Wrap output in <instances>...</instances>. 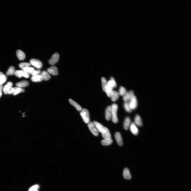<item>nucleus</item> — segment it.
<instances>
[{"label":"nucleus","mask_w":191,"mask_h":191,"mask_svg":"<svg viewBox=\"0 0 191 191\" xmlns=\"http://www.w3.org/2000/svg\"><path fill=\"white\" fill-rule=\"evenodd\" d=\"M111 106L112 108V120L114 123H117L119 121L117 116L118 106L117 104H113Z\"/></svg>","instance_id":"1"},{"label":"nucleus","mask_w":191,"mask_h":191,"mask_svg":"<svg viewBox=\"0 0 191 191\" xmlns=\"http://www.w3.org/2000/svg\"><path fill=\"white\" fill-rule=\"evenodd\" d=\"M80 115L85 123H88L90 122L89 113L87 109L85 108L82 109Z\"/></svg>","instance_id":"2"},{"label":"nucleus","mask_w":191,"mask_h":191,"mask_svg":"<svg viewBox=\"0 0 191 191\" xmlns=\"http://www.w3.org/2000/svg\"><path fill=\"white\" fill-rule=\"evenodd\" d=\"M13 83L11 82H9L4 86L3 88V91L5 94L9 95L12 94L13 88L12 87Z\"/></svg>","instance_id":"3"},{"label":"nucleus","mask_w":191,"mask_h":191,"mask_svg":"<svg viewBox=\"0 0 191 191\" xmlns=\"http://www.w3.org/2000/svg\"><path fill=\"white\" fill-rule=\"evenodd\" d=\"M102 136L106 140H110L111 139V135L109 130L107 127H104L102 132Z\"/></svg>","instance_id":"4"},{"label":"nucleus","mask_w":191,"mask_h":191,"mask_svg":"<svg viewBox=\"0 0 191 191\" xmlns=\"http://www.w3.org/2000/svg\"><path fill=\"white\" fill-rule=\"evenodd\" d=\"M89 130L92 134L95 136H98L99 132L93 122H89L88 124Z\"/></svg>","instance_id":"5"},{"label":"nucleus","mask_w":191,"mask_h":191,"mask_svg":"<svg viewBox=\"0 0 191 191\" xmlns=\"http://www.w3.org/2000/svg\"><path fill=\"white\" fill-rule=\"evenodd\" d=\"M129 102L128 103L132 110H134L137 108L138 106V101L136 96L134 95Z\"/></svg>","instance_id":"6"},{"label":"nucleus","mask_w":191,"mask_h":191,"mask_svg":"<svg viewBox=\"0 0 191 191\" xmlns=\"http://www.w3.org/2000/svg\"><path fill=\"white\" fill-rule=\"evenodd\" d=\"M59 59V55L58 53H55L52 55L49 61L50 64L53 65L56 64Z\"/></svg>","instance_id":"7"},{"label":"nucleus","mask_w":191,"mask_h":191,"mask_svg":"<svg viewBox=\"0 0 191 191\" xmlns=\"http://www.w3.org/2000/svg\"><path fill=\"white\" fill-rule=\"evenodd\" d=\"M30 64L38 69H41L42 67V63L39 60L32 59L30 61Z\"/></svg>","instance_id":"8"},{"label":"nucleus","mask_w":191,"mask_h":191,"mask_svg":"<svg viewBox=\"0 0 191 191\" xmlns=\"http://www.w3.org/2000/svg\"><path fill=\"white\" fill-rule=\"evenodd\" d=\"M112 108L111 106L109 105L106 108L105 111V117L107 121H109L112 119Z\"/></svg>","instance_id":"9"},{"label":"nucleus","mask_w":191,"mask_h":191,"mask_svg":"<svg viewBox=\"0 0 191 191\" xmlns=\"http://www.w3.org/2000/svg\"><path fill=\"white\" fill-rule=\"evenodd\" d=\"M134 95V92L133 91L131 90L127 92L123 97V99L125 102H129L131 99Z\"/></svg>","instance_id":"10"},{"label":"nucleus","mask_w":191,"mask_h":191,"mask_svg":"<svg viewBox=\"0 0 191 191\" xmlns=\"http://www.w3.org/2000/svg\"><path fill=\"white\" fill-rule=\"evenodd\" d=\"M115 137L118 145L120 146H122L123 144V143L122 138L120 133L119 132H117L115 133Z\"/></svg>","instance_id":"11"},{"label":"nucleus","mask_w":191,"mask_h":191,"mask_svg":"<svg viewBox=\"0 0 191 191\" xmlns=\"http://www.w3.org/2000/svg\"><path fill=\"white\" fill-rule=\"evenodd\" d=\"M120 95L118 92L115 91H113L111 94L110 98L112 101L115 102L119 99Z\"/></svg>","instance_id":"12"},{"label":"nucleus","mask_w":191,"mask_h":191,"mask_svg":"<svg viewBox=\"0 0 191 191\" xmlns=\"http://www.w3.org/2000/svg\"><path fill=\"white\" fill-rule=\"evenodd\" d=\"M49 73L53 75H56L58 74V70L57 68L55 66H52L47 69Z\"/></svg>","instance_id":"13"},{"label":"nucleus","mask_w":191,"mask_h":191,"mask_svg":"<svg viewBox=\"0 0 191 191\" xmlns=\"http://www.w3.org/2000/svg\"><path fill=\"white\" fill-rule=\"evenodd\" d=\"M130 127L131 133L134 135H137L138 134V129L134 122L131 123Z\"/></svg>","instance_id":"14"},{"label":"nucleus","mask_w":191,"mask_h":191,"mask_svg":"<svg viewBox=\"0 0 191 191\" xmlns=\"http://www.w3.org/2000/svg\"><path fill=\"white\" fill-rule=\"evenodd\" d=\"M123 175L124 178L127 180H130L131 178V176L129 170L127 168H125L124 170Z\"/></svg>","instance_id":"15"},{"label":"nucleus","mask_w":191,"mask_h":191,"mask_svg":"<svg viewBox=\"0 0 191 191\" xmlns=\"http://www.w3.org/2000/svg\"><path fill=\"white\" fill-rule=\"evenodd\" d=\"M131 120L129 117H127L126 118L124 121L123 124V127L125 130H128L130 127L131 124Z\"/></svg>","instance_id":"16"},{"label":"nucleus","mask_w":191,"mask_h":191,"mask_svg":"<svg viewBox=\"0 0 191 191\" xmlns=\"http://www.w3.org/2000/svg\"><path fill=\"white\" fill-rule=\"evenodd\" d=\"M69 102L72 105L75 107L76 109L78 111H80L82 110V108L81 106H80L78 103L74 101L73 100L71 99H69Z\"/></svg>","instance_id":"17"},{"label":"nucleus","mask_w":191,"mask_h":191,"mask_svg":"<svg viewBox=\"0 0 191 191\" xmlns=\"http://www.w3.org/2000/svg\"><path fill=\"white\" fill-rule=\"evenodd\" d=\"M17 55L19 60H23L25 58V55L21 50H18L17 51Z\"/></svg>","instance_id":"18"},{"label":"nucleus","mask_w":191,"mask_h":191,"mask_svg":"<svg viewBox=\"0 0 191 191\" xmlns=\"http://www.w3.org/2000/svg\"><path fill=\"white\" fill-rule=\"evenodd\" d=\"M136 126H141L142 125V122L140 117L137 115L135 117L134 119V123Z\"/></svg>","instance_id":"19"},{"label":"nucleus","mask_w":191,"mask_h":191,"mask_svg":"<svg viewBox=\"0 0 191 191\" xmlns=\"http://www.w3.org/2000/svg\"><path fill=\"white\" fill-rule=\"evenodd\" d=\"M107 86L113 88L116 87H117L116 83L113 77H111L110 80L107 82Z\"/></svg>","instance_id":"20"},{"label":"nucleus","mask_w":191,"mask_h":191,"mask_svg":"<svg viewBox=\"0 0 191 191\" xmlns=\"http://www.w3.org/2000/svg\"><path fill=\"white\" fill-rule=\"evenodd\" d=\"M43 80L47 81L49 80L51 78V76L46 71L44 70L41 73L40 75Z\"/></svg>","instance_id":"21"},{"label":"nucleus","mask_w":191,"mask_h":191,"mask_svg":"<svg viewBox=\"0 0 191 191\" xmlns=\"http://www.w3.org/2000/svg\"><path fill=\"white\" fill-rule=\"evenodd\" d=\"M25 90L22 88L16 87L13 88V92L12 93L14 95H16L19 93L24 92Z\"/></svg>","instance_id":"22"},{"label":"nucleus","mask_w":191,"mask_h":191,"mask_svg":"<svg viewBox=\"0 0 191 191\" xmlns=\"http://www.w3.org/2000/svg\"><path fill=\"white\" fill-rule=\"evenodd\" d=\"M93 123L94 124L95 126L99 132L101 133L104 127L102 124L97 122L94 121Z\"/></svg>","instance_id":"23"},{"label":"nucleus","mask_w":191,"mask_h":191,"mask_svg":"<svg viewBox=\"0 0 191 191\" xmlns=\"http://www.w3.org/2000/svg\"><path fill=\"white\" fill-rule=\"evenodd\" d=\"M29 83L28 82L26 81H23L16 83V85L19 87H25L28 86Z\"/></svg>","instance_id":"24"},{"label":"nucleus","mask_w":191,"mask_h":191,"mask_svg":"<svg viewBox=\"0 0 191 191\" xmlns=\"http://www.w3.org/2000/svg\"><path fill=\"white\" fill-rule=\"evenodd\" d=\"M31 80L34 82H40L43 81V79L40 75L33 76L31 78Z\"/></svg>","instance_id":"25"},{"label":"nucleus","mask_w":191,"mask_h":191,"mask_svg":"<svg viewBox=\"0 0 191 191\" xmlns=\"http://www.w3.org/2000/svg\"><path fill=\"white\" fill-rule=\"evenodd\" d=\"M7 80L6 76L2 72H0V86L5 83Z\"/></svg>","instance_id":"26"},{"label":"nucleus","mask_w":191,"mask_h":191,"mask_svg":"<svg viewBox=\"0 0 191 191\" xmlns=\"http://www.w3.org/2000/svg\"><path fill=\"white\" fill-rule=\"evenodd\" d=\"M113 142V140L112 139L110 140L104 139L101 142V144L104 146L109 145L111 144Z\"/></svg>","instance_id":"27"},{"label":"nucleus","mask_w":191,"mask_h":191,"mask_svg":"<svg viewBox=\"0 0 191 191\" xmlns=\"http://www.w3.org/2000/svg\"><path fill=\"white\" fill-rule=\"evenodd\" d=\"M127 91L125 88L122 86H121L119 90V93L120 95L123 96Z\"/></svg>","instance_id":"28"},{"label":"nucleus","mask_w":191,"mask_h":191,"mask_svg":"<svg viewBox=\"0 0 191 191\" xmlns=\"http://www.w3.org/2000/svg\"><path fill=\"white\" fill-rule=\"evenodd\" d=\"M15 67L11 66L9 68L8 71L6 72V74L8 76L13 75L15 74Z\"/></svg>","instance_id":"29"},{"label":"nucleus","mask_w":191,"mask_h":191,"mask_svg":"<svg viewBox=\"0 0 191 191\" xmlns=\"http://www.w3.org/2000/svg\"><path fill=\"white\" fill-rule=\"evenodd\" d=\"M102 83L103 89V91L105 92L107 83V80L104 77H103L102 78Z\"/></svg>","instance_id":"30"},{"label":"nucleus","mask_w":191,"mask_h":191,"mask_svg":"<svg viewBox=\"0 0 191 191\" xmlns=\"http://www.w3.org/2000/svg\"><path fill=\"white\" fill-rule=\"evenodd\" d=\"M34 70V68L32 67H27L22 69V70L24 72L30 74Z\"/></svg>","instance_id":"31"},{"label":"nucleus","mask_w":191,"mask_h":191,"mask_svg":"<svg viewBox=\"0 0 191 191\" xmlns=\"http://www.w3.org/2000/svg\"><path fill=\"white\" fill-rule=\"evenodd\" d=\"M124 106L125 110L127 112H130L132 110L130 108L129 103L128 102H125Z\"/></svg>","instance_id":"32"},{"label":"nucleus","mask_w":191,"mask_h":191,"mask_svg":"<svg viewBox=\"0 0 191 191\" xmlns=\"http://www.w3.org/2000/svg\"><path fill=\"white\" fill-rule=\"evenodd\" d=\"M31 66V64L28 63L23 62L20 63L19 65V67L23 69L27 67H29Z\"/></svg>","instance_id":"33"},{"label":"nucleus","mask_w":191,"mask_h":191,"mask_svg":"<svg viewBox=\"0 0 191 191\" xmlns=\"http://www.w3.org/2000/svg\"><path fill=\"white\" fill-rule=\"evenodd\" d=\"M19 74L21 77L23 76L26 78H28L30 76L29 74L24 72L22 70H19Z\"/></svg>","instance_id":"34"},{"label":"nucleus","mask_w":191,"mask_h":191,"mask_svg":"<svg viewBox=\"0 0 191 191\" xmlns=\"http://www.w3.org/2000/svg\"><path fill=\"white\" fill-rule=\"evenodd\" d=\"M40 186L38 185H35L31 187L29 191H36L39 188Z\"/></svg>","instance_id":"35"},{"label":"nucleus","mask_w":191,"mask_h":191,"mask_svg":"<svg viewBox=\"0 0 191 191\" xmlns=\"http://www.w3.org/2000/svg\"><path fill=\"white\" fill-rule=\"evenodd\" d=\"M40 72V70H34L30 74L33 76H34L39 75Z\"/></svg>","instance_id":"36"},{"label":"nucleus","mask_w":191,"mask_h":191,"mask_svg":"<svg viewBox=\"0 0 191 191\" xmlns=\"http://www.w3.org/2000/svg\"><path fill=\"white\" fill-rule=\"evenodd\" d=\"M15 74L17 77L20 78H21L19 74V70H16L15 71Z\"/></svg>","instance_id":"37"},{"label":"nucleus","mask_w":191,"mask_h":191,"mask_svg":"<svg viewBox=\"0 0 191 191\" xmlns=\"http://www.w3.org/2000/svg\"><path fill=\"white\" fill-rule=\"evenodd\" d=\"M3 89L2 85L0 86V98H1L2 95V91Z\"/></svg>","instance_id":"38"},{"label":"nucleus","mask_w":191,"mask_h":191,"mask_svg":"<svg viewBox=\"0 0 191 191\" xmlns=\"http://www.w3.org/2000/svg\"><path fill=\"white\" fill-rule=\"evenodd\" d=\"M36 191H39V190H36Z\"/></svg>","instance_id":"39"}]
</instances>
